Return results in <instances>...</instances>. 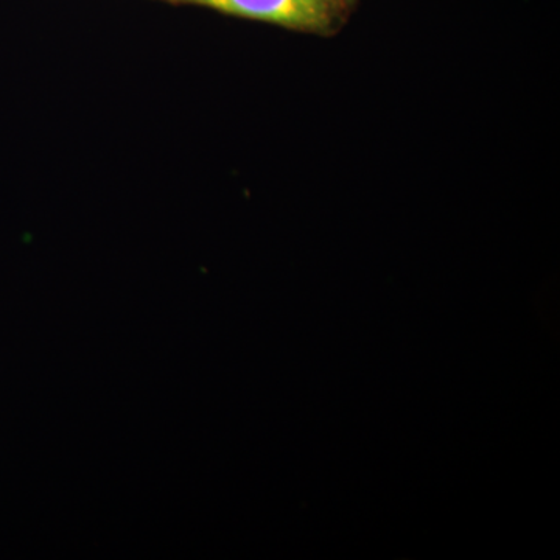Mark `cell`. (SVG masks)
I'll use <instances>...</instances> for the list:
<instances>
[{"mask_svg":"<svg viewBox=\"0 0 560 560\" xmlns=\"http://www.w3.org/2000/svg\"><path fill=\"white\" fill-rule=\"evenodd\" d=\"M208 7L221 13L271 22L300 31H324L331 21L330 0H172Z\"/></svg>","mask_w":560,"mask_h":560,"instance_id":"cell-1","label":"cell"},{"mask_svg":"<svg viewBox=\"0 0 560 560\" xmlns=\"http://www.w3.org/2000/svg\"><path fill=\"white\" fill-rule=\"evenodd\" d=\"M346 2L352 3V2H355V0H346Z\"/></svg>","mask_w":560,"mask_h":560,"instance_id":"cell-2","label":"cell"}]
</instances>
